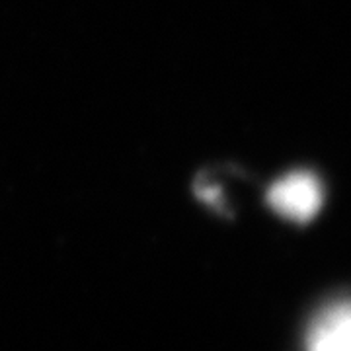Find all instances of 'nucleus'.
Listing matches in <instances>:
<instances>
[{
  "label": "nucleus",
  "mask_w": 351,
  "mask_h": 351,
  "mask_svg": "<svg viewBox=\"0 0 351 351\" xmlns=\"http://www.w3.org/2000/svg\"><path fill=\"white\" fill-rule=\"evenodd\" d=\"M265 199L277 215L295 223H306L320 211L324 189L316 176L299 170L274 182Z\"/></svg>",
  "instance_id": "f257e3e1"
},
{
  "label": "nucleus",
  "mask_w": 351,
  "mask_h": 351,
  "mask_svg": "<svg viewBox=\"0 0 351 351\" xmlns=\"http://www.w3.org/2000/svg\"><path fill=\"white\" fill-rule=\"evenodd\" d=\"M306 351H351V302L334 304L314 320Z\"/></svg>",
  "instance_id": "f03ea898"
}]
</instances>
